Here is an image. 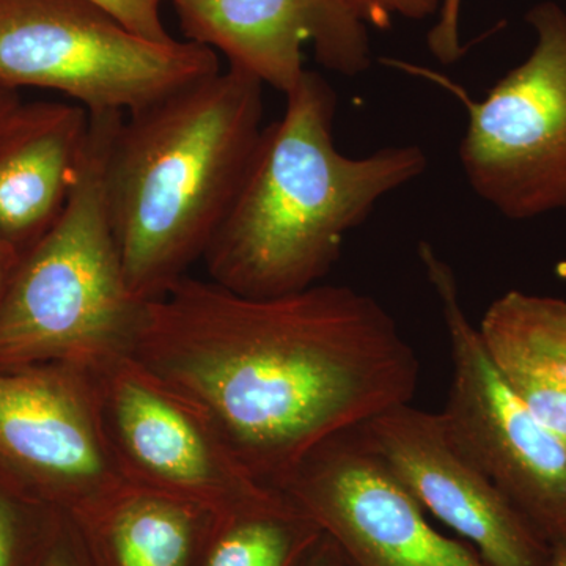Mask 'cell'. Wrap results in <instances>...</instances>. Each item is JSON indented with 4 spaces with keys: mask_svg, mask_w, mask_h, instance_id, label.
Returning a JSON list of instances; mask_svg holds the SVG:
<instances>
[{
    "mask_svg": "<svg viewBox=\"0 0 566 566\" xmlns=\"http://www.w3.org/2000/svg\"><path fill=\"white\" fill-rule=\"evenodd\" d=\"M129 356L199 406L275 490L327 439L411 403L420 379L385 305L323 283L251 297L186 275L144 305Z\"/></svg>",
    "mask_w": 566,
    "mask_h": 566,
    "instance_id": "6da1fadb",
    "label": "cell"
},
{
    "mask_svg": "<svg viewBox=\"0 0 566 566\" xmlns=\"http://www.w3.org/2000/svg\"><path fill=\"white\" fill-rule=\"evenodd\" d=\"M285 111L264 126L248 172L203 260L210 281L238 294L273 297L318 285L346 234L376 205L427 170L417 145L360 158L337 150V95L305 70L285 93Z\"/></svg>",
    "mask_w": 566,
    "mask_h": 566,
    "instance_id": "7a4b0ae2",
    "label": "cell"
},
{
    "mask_svg": "<svg viewBox=\"0 0 566 566\" xmlns=\"http://www.w3.org/2000/svg\"><path fill=\"white\" fill-rule=\"evenodd\" d=\"M264 85L227 69L126 115L106 163L107 211L134 300L203 259L263 132Z\"/></svg>",
    "mask_w": 566,
    "mask_h": 566,
    "instance_id": "3957f363",
    "label": "cell"
},
{
    "mask_svg": "<svg viewBox=\"0 0 566 566\" xmlns=\"http://www.w3.org/2000/svg\"><path fill=\"white\" fill-rule=\"evenodd\" d=\"M125 117L91 114L69 205L21 256L0 303V368L69 364L98 371L132 352L145 304L126 285L106 200L107 155Z\"/></svg>",
    "mask_w": 566,
    "mask_h": 566,
    "instance_id": "277c9868",
    "label": "cell"
},
{
    "mask_svg": "<svg viewBox=\"0 0 566 566\" xmlns=\"http://www.w3.org/2000/svg\"><path fill=\"white\" fill-rule=\"evenodd\" d=\"M221 71L186 40L142 39L88 0H0V88L61 92L91 112L129 115Z\"/></svg>",
    "mask_w": 566,
    "mask_h": 566,
    "instance_id": "5b68a950",
    "label": "cell"
},
{
    "mask_svg": "<svg viewBox=\"0 0 566 566\" xmlns=\"http://www.w3.org/2000/svg\"><path fill=\"white\" fill-rule=\"evenodd\" d=\"M536 44L526 61L474 99L442 74L400 63L441 85L468 112L460 163L472 191L513 221L566 210V13L528 10Z\"/></svg>",
    "mask_w": 566,
    "mask_h": 566,
    "instance_id": "8992f818",
    "label": "cell"
},
{
    "mask_svg": "<svg viewBox=\"0 0 566 566\" xmlns=\"http://www.w3.org/2000/svg\"><path fill=\"white\" fill-rule=\"evenodd\" d=\"M420 262L441 304L452 382L439 412L447 433L551 546L566 543V444L495 370L461 304L452 266L420 243Z\"/></svg>",
    "mask_w": 566,
    "mask_h": 566,
    "instance_id": "52a82bcc",
    "label": "cell"
},
{
    "mask_svg": "<svg viewBox=\"0 0 566 566\" xmlns=\"http://www.w3.org/2000/svg\"><path fill=\"white\" fill-rule=\"evenodd\" d=\"M93 374L107 439L129 485L216 517L283 497L244 468L199 406L129 354Z\"/></svg>",
    "mask_w": 566,
    "mask_h": 566,
    "instance_id": "ba28073f",
    "label": "cell"
},
{
    "mask_svg": "<svg viewBox=\"0 0 566 566\" xmlns=\"http://www.w3.org/2000/svg\"><path fill=\"white\" fill-rule=\"evenodd\" d=\"M0 474L74 521L132 486L112 452L93 371L69 364L0 368Z\"/></svg>",
    "mask_w": 566,
    "mask_h": 566,
    "instance_id": "9c48e42d",
    "label": "cell"
},
{
    "mask_svg": "<svg viewBox=\"0 0 566 566\" xmlns=\"http://www.w3.org/2000/svg\"><path fill=\"white\" fill-rule=\"evenodd\" d=\"M279 491L337 543L352 566H490L428 523L360 427L333 436Z\"/></svg>",
    "mask_w": 566,
    "mask_h": 566,
    "instance_id": "30bf717a",
    "label": "cell"
},
{
    "mask_svg": "<svg viewBox=\"0 0 566 566\" xmlns=\"http://www.w3.org/2000/svg\"><path fill=\"white\" fill-rule=\"evenodd\" d=\"M360 430L417 504L488 565L551 566L553 546L453 442L441 415L400 405Z\"/></svg>",
    "mask_w": 566,
    "mask_h": 566,
    "instance_id": "8fae6325",
    "label": "cell"
},
{
    "mask_svg": "<svg viewBox=\"0 0 566 566\" xmlns=\"http://www.w3.org/2000/svg\"><path fill=\"white\" fill-rule=\"evenodd\" d=\"M186 41L222 54L283 95L305 73L312 44L324 69L353 77L370 69L368 25L346 0H174Z\"/></svg>",
    "mask_w": 566,
    "mask_h": 566,
    "instance_id": "7c38bea8",
    "label": "cell"
},
{
    "mask_svg": "<svg viewBox=\"0 0 566 566\" xmlns=\"http://www.w3.org/2000/svg\"><path fill=\"white\" fill-rule=\"evenodd\" d=\"M91 128V112L55 102L21 103L0 128V241L18 255L61 219Z\"/></svg>",
    "mask_w": 566,
    "mask_h": 566,
    "instance_id": "4fadbf2b",
    "label": "cell"
},
{
    "mask_svg": "<svg viewBox=\"0 0 566 566\" xmlns=\"http://www.w3.org/2000/svg\"><path fill=\"white\" fill-rule=\"evenodd\" d=\"M476 329L510 389L566 444V300L512 290Z\"/></svg>",
    "mask_w": 566,
    "mask_h": 566,
    "instance_id": "5bb4252c",
    "label": "cell"
},
{
    "mask_svg": "<svg viewBox=\"0 0 566 566\" xmlns=\"http://www.w3.org/2000/svg\"><path fill=\"white\" fill-rule=\"evenodd\" d=\"M214 517L132 485L76 524L98 566H199Z\"/></svg>",
    "mask_w": 566,
    "mask_h": 566,
    "instance_id": "9a60e30c",
    "label": "cell"
},
{
    "mask_svg": "<svg viewBox=\"0 0 566 566\" xmlns=\"http://www.w3.org/2000/svg\"><path fill=\"white\" fill-rule=\"evenodd\" d=\"M323 534L283 495L270 505L214 517L199 566H301Z\"/></svg>",
    "mask_w": 566,
    "mask_h": 566,
    "instance_id": "2e32d148",
    "label": "cell"
},
{
    "mask_svg": "<svg viewBox=\"0 0 566 566\" xmlns=\"http://www.w3.org/2000/svg\"><path fill=\"white\" fill-rule=\"evenodd\" d=\"M41 505L0 474V566H20L28 510Z\"/></svg>",
    "mask_w": 566,
    "mask_h": 566,
    "instance_id": "e0dca14e",
    "label": "cell"
},
{
    "mask_svg": "<svg viewBox=\"0 0 566 566\" xmlns=\"http://www.w3.org/2000/svg\"><path fill=\"white\" fill-rule=\"evenodd\" d=\"M33 566H98L76 521L54 512L40 556Z\"/></svg>",
    "mask_w": 566,
    "mask_h": 566,
    "instance_id": "ac0fdd59",
    "label": "cell"
},
{
    "mask_svg": "<svg viewBox=\"0 0 566 566\" xmlns=\"http://www.w3.org/2000/svg\"><path fill=\"white\" fill-rule=\"evenodd\" d=\"M126 29L151 41L174 40L163 20V7L174 0H88Z\"/></svg>",
    "mask_w": 566,
    "mask_h": 566,
    "instance_id": "d6986e66",
    "label": "cell"
},
{
    "mask_svg": "<svg viewBox=\"0 0 566 566\" xmlns=\"http://www.w3.org/2000/svg\"><path fill=\"white\" fill-rule=\"evenodd\" d=\"M368 28L389 29L395 18L422 21L434 17L442 0H346Z\"/></svg>",
    "mask_w": 566,
    "mask_h": 566,
    "instance_id": "ffe728a7",
    "label": "cell"
},
{
    "mask_svg": "<svg viewBox=\"0 0 566 566\" xmlns=\"http://www.w3.org/2000/svg\"><path fill=\"white\" fill-rule=\"evenodd\" d=\"M463 0H442L438 20L428 32V50L442 65H452L464 55L460 36V14Z\"/></svg>",
    "mask_w": 566,
    "mask_h": 566,
    "instance_id": "44dd1931",
    "label": "cell"
},
{
    "mask_svg": "<svg viewBox=\"0 0 566 566\" xmlns=\"http://www.w3.org/2000/svg\"><path fill=\"white\" fill-rule=\"evenodd\" d=\"M301 566H352V564L337 543L329 535L323 534Z\"/></svg>",
    "mask_w": 566,
    "mask_h": 566,
    "instance_id": "7402d4cb",
    "label": "cell"
},
{
    "mask_svg": "<svg viewBox=\"0 0 566 566\" xmlns=\"http://www.w3.org/2000/svg\"><path fill=\"white\" fill-rule=\"evenodd\" d=\"M20 259L21 255H18L13 249L0 241V303H2L7 290H9L11 277H13Z\"/></svg>",
    "mask_w": 566,
    "mask_h": 566,
    "instance_id": "603a6c76",
    "label": "cell"
},
{
    "mask_svg": "<svg viewBox=\"0 0 566 566\" xmlns=\"http://www.w3.org/2000/svg\"><path fill=\"white\" fill-rule=\"evenodd\" d=\"M21 103L20 93L0 88V128H2L3 123L9 120L10 115L20 107Z\"/></svg>",
    "mask_w": 566,
    "mask_h": 566,
    "instance_id": "cb8c5ba5",
    "label": "cell"
},
{
    "mask_svg": "<svg viewBox=\"0 0 566 566\" xmlns=\"http://www.w3.org/2000/svg\"><path fill=\"white\" fill-rule=\"evenodd\" d=\"M551 566H566V543H558L553 546Z\"/></svg>",
    "mask_w": 566,
    "mask_h": 566,
    "instance_id": "d4e9b609",
    "label": "cell"
}]
</instances>
